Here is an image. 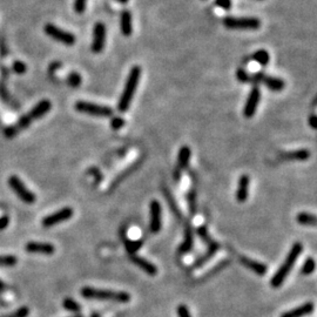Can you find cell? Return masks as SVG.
<instances>
[{"label":"cell","mask_w":317,"mask_h":317,"mask_svg":"<svg viewBox=\"0 0 317 317\" xmlns=\"http://www.w3.org/2000/svg\"><path fill=\"white\" fill-rule=\"evenodd\" d=\"M44 31L48 37L52 38V39L59 41V43L66 45V46H73L75 44V40H77L74 34L60 29V27L53 25V24H46L44 27Z\"/></svg>","instance_id":"obj_8"},{"label":"cell","mask_w":317,"mask_h":317,"mask_svg":"<svg viewBox=\"0 0 317 317\" xmlns=\"http://www.w3.org/2000/svg\"><path fill=\"white\" fill-rule=\"evenodd\" d=\"M223 25L229 30H258L261 27V22L254 17H246V18L226 17L223 19Z\"/></svg>","instance_id":"obj_5"},{"label":"cell","mask_w":317,"mask_h":317,"mask_svg":"<svg viewBox=\"0 0 317 317\" xmlns=\"http://www.w3.org/2000/svg\"><path fill=\"white\" fill-rule=\"evenodd\" d=\"M198 234H199V236L201 237V239L205 241V242L208 243V244L213 241L209 237V234H208V232H207L206 227H200V228H198Z\"/></svg>","instance_id":"obj_37"},{"label":"cell","mask_w":317,"mask_h":317,"mask_svg":"<svg viewBox=\"0 0 317 317\" xmlns=\"http://www.w3.org/2000/svg\"><path fill=\"white\" fill-rule=\"evenodd\" d=\"M120 29L125 37H130L133 32V24H132V13L128 10L122 11L121 17H120Z\"/></svg>","instance_id":"obj_18"},{"label":"cell","mask_w":317,"mask_h":317,"mask_svg":"<svg viewBox=\"0 0 317 317\" xmlns=\"http://www.w3.org/2000/svg\"><path fill=\"white\" fill-rule=\"evenodd\" d=\"M130 261H132L135 266L139 267L140 269H142L144 273L150 275V276H155V275L157 274V268L155 267L151 262L146 260V258L137 256V255H132Z\"/></svg>","instance_id":"obj_17"},{"label":"cell","mask_w":317,"mask_h":317,"mask_svg":"<svg viewBox=\"0 0 317 317\" xmlns=\"http://www.w3.org/2000/svg\"><path fill=\"white\" fill-rule=\"evenodd\" d=\"M82 297L86 299H96V301H112L118 303H127L130 301V295L126 291L106 290L92 287H84L80 290Z\"/></svg>","instance_id":"obj_3"},{"label":"cell","mask_w":317,"mask_h":317,"mask_svg":"<svg viewBox=\"0 0 317 317\" xmlns=\"http://www.w3.org/2000/svg\"><path fill=\"white\" fill-rule=\"evenodd\" d=\"M12 68H13V72H15V73L24 74L27 70V66L23 63V61H15V63H13Z\"/></svg>","instance_id":"obj_32"},{"label":"cell","mask_w":317,"mask_h":317,"mask_svg":"<svg viewBox=\"0 0 317 317\" xmlns=\"http://www.w3.org/2000/svg\"><path fill=\"white\" fill-rule=\"evenodd\" d=\"M161 205L156 200H153L149 205V213H150V222L149 229L153 234H157L161 230L163 221H161Z\"/></svg>","instance_id":"obj_12"},{"label":"cell","mask_w":317,"mask_h":317,"mask_svg":"<svg viewBox=\"0 0 317 317\" xmlns=\"http://www.w3.org/2000/svg\"><path fill=\"white\" fill-rule=\"evenodd\" d=\"M236 78H237V80H239L240 82H242V84H247V82L251 81V77L248 74V72L246 70H243V68H239V70H237Z\"/></svg>","instance_id":"obj_30"},{"label":"cell","mask_w":317,"mask_h":317,"mask_svg":"<svg viewBox=\"0 0 317 317\" xmlns=\"http://www.w3.org/2000/svg\"><path fill=\"white\" fill-rule=\"evenodd\" d=\"M282 157L287 160H295V161H305L310 157V151L308 149H298L288 151V153L282 154Z\"/></svg>","instance_id":"obj_21"},{"label":"cell","mask_w":317,"mask_h":317,"mask_svg":"<svg viewBox=\"0 0 317 317\" xmlns=\"http://www.w3.org/2000/svg\"><path fill=\"white\" fill-rule=\"evenodd\" d=\"M63 306L66 310H68V311H72V312H80L81 310V306L80 304L77 301H74L73 298H65L63 301Z\"/></svg>","instance_id":"obj_26"},{"label":"cell","mask_w":317,"mask_h":317,"mask_svg":"<svg viewBox=\"0 0 317 317\" xmlns=\"http://www.w3.org/2000/svg\"><path fill=\"white\" fill-rule=\"evenodd\" d=\"M178 315L179 317H192L188 306L185 304H180L178 306Z\"/></svg>","instance_id":"obj_39"},{"label":"cell","mask_w":317,"mask_h":317,"mask_svg":"<svg viewBox=\"0 0 317 317\" xmlns=\"http://www.w3.org/2000/svg\"><path fill=\"white\" fill-rule=\"evenodd\" d=\"M106 44V26L103 23H96L93 29L92 51L94 53H101Z\"/></svg>","instance_id":"obj_10"},{"label":"cell","mask_w":317,"mask_h":317,"mask_svg":"<svg viewBox=\"0 0 317 317\" xmlns=\"http://www.w3.org/2000/svg\"><path fill=\"white\" fill-rule=\"evenodd\" d=\"M316 115L315 114H311L309 118V125L310 127H311L312 129H316Z\"/></svg>","instance_id":"obj_41"},{"label":"cell","mask_w":317,"mask_h":317,"mask_svg":"<svg viewBox=\"0 0 317 317\" xmlns=\"http://www.w3.org/2000/svg\"><path fill=\"white\" fill-rule=\"evenodd\" d=\"M25 250L31 254H43V255H52L56 253V247L48 242H36L31 241L26 243Z\"/></svg>","instance_id":"obj_14"},{"label":"cell","mask_w":317,"mask_h":317,"mask_svg":"<svg viewBox=\"0 0 317 317\" xmlns=\"http://www.w3.org/2000/svg\"><path fill=\"white\" fill-rule=\"evenodd\" d=\"M91 317H100V316H99V313H96V312H94V313H92V315H91Z\"/></svg>","instance_id":"obj_44"},{"label":"cell","mask_w":317,"mask_h":317,"mask_svg":"<svg viewBox=\"0 0 317 317\" xmlns=\"http://www.w3.org/2000/svg\"><path fill=\"white\" fill-rule=\"evenodd\" d=\"M142 246V241H126V248L128 253L134 255V253Z\"/></svg>","instance_id":"obj_31"},{"label":"cell","mask_w":317,"mask_h":317,"mask_svg":"<svg viewBox=\"0 0 317 317\" xmlns=\"http://www.w3.org/2000/svg\"><path fill=\"white\" fill-rule=\"evenodd\" d=\"M251 81H257V82H262L267 86L268 88L271 89L274 92H280L282 89L284 88V81L282 80L281 78H276V77H269V75H266L262 72H258V73L254 74L251 77Z\"/></svg>","instance_id":"obj_11"},{"label":"cell","mask_w":317,"mask_h":317,"mask_svg":"<svg viewBox=\"0 0 317 317\" xmlns=\"http://www.w3.org/2000/svg\"><path fill=\"white\" fill-rule=\"evenodd\" d=\"M86 4H87V0H74V10L75 12L81 15L85 12Z\"/></svg>","instance_id":"obj_34"},{"label":"cell","mask_w":317,"mask_h":317,"mask_svg":"<svg viewBox=\"0 0 317 317\" xmlns=\"http://www.w3.org/2000/svg\"><path fill=\"white\" fill-rule=\"evenodd\" d=\"M191 148L188 146H184L181 147L180 151H179V158H178V170L179 171H184L187 170L188 165H189V160H191Z\"/></svg>","instance_id":"obj_20"},{"label":"cell","mask_w":317,"mask_h":317,"mask_svg":"<svg viewBox=\"0 0 317 317\" xmlns=\"http://www.w3.org/2000/svg\"><path fill=\"white\" fill-rule=\"evenodd\" d=\"M296 221L302 226L315 227L317 220H316V216L313 214H309V213L302 212V213H298L297 216H296Z\"/></svg>","instance_id":"obj_24"},{"label":"cell","mask_w":317,"mask_h":317,"mask_svg":"<svg viewBox=\"0 0 317 317\" xmlns=\"http://www.w3.org/2000/svg\"><path fill=\"white\" fill-rule=\"evenodd\" d=\"M116 2L120 3V4H126V3H128V0H116Z\"/></svg>","instance_id":"obj_43"},{"label":"cell","mask_w":317,"mask_h":317,"mask_svg":"<svg viewBox=\"0 0 317 317\" xmlns=\"http://www.w3.org/2000/svg\"><path fill=\"white\" fill-rule=\"evenodd\" d=\"M18 263V257L15 255H0V267H13Z\"/></svg>","instance_id":"obj_27"},{"label":"cell","mask_w":317,"mask_h":317,"mask_svg":"<svg viewBox=\"0 0 317 317\" xmlns=\"http://www.w3.org/2000/svg\"><path fill=\"white\" fill-rule=\"evenodd\" d=\"M302 250H303L302 243L296 242V243L292 244L291 249H290V251H289V254L287 255V257H285V260H284L283 263H282V266L280 267V269H278L276 273H275L273 278H271V281H270L271 287H273V288H280L281 285L283 284L284 280H285V278H287L289 273H290V271H291L292 267H294L296 260H297L299 255H301Z\"/></svg>","instance_id":"obj_2"},{"label":"cell","mask_w":317,"mask_h":317,"mask_svg":"<svg viewBox=\"0 0 317 317\" xmlns=\"http://www.w3.org/2000/svg\"><path fill=\"white\" fill-rule=\"evenodd\" d=\"M260 99H261V91H260V88L255 86V87H253V89L250 91L249 95H248L246 106H244V109H243V114L246 118H253L255 112H256V109H257Z\"/></svg>","instance_id":"obj_13"},{"label":"cell","mask_w":317,"mask_h":317,"mask_svg":"<svg viewBox=\"0 0 317 317\" xmlns=\"http://www.w3.org/2000/svg\"><path fill=\"white\" fill-rule=\"evenodd\" d=\"M218 249H219V243H216L215 241H212V242L209 243V249L206 253V255H203L202 257H200V260L196 261L195 263H194V266H193V267L202 266V264L205 263V262L208 261L210 257L214 256V255L216 254V251H218Z\"/></svg>","instance_id":"obj_23"},{"label":"cell","mask_w":317,"mask_h":317,"mask_svg":"<svg viewBox=\"0 0 317 317\" xmlns=\"http://www.w3.org/2000/svg\"><path fill=\"white\" fill-rule=\"evenodd\" d=\"M123 125H125V120L120 118V116H114V118L111 120V127L113 129L118 130L120 128H122Z\"/></svg>","instance_id":"obj_35"},{"label":"cell","mask_w":317,"mask_h":317,"mask_svg":"<svg viewBox=\"0 0 317 317\" xmlns=\"http://www.w3.org/2000/svg\"><path fill=\"white\" fill-rule=\"evenodd\" d=\"M51 108H52V103L50 100H47V99L41 100V101L38 102L37 105L34 106V107L31 109L29 113H27V114L23 115L16 125L8 127V128L5 129V132H4L5 136L9 137V139L15 137L17 134H19L22 130L29 128V126L33 121H36V120L43 118L44 115H46L47 113L51 111Z\"/></svg>","instance_id":"obj_1"},{"label":"cell","mask_w":317,"mask_h":317,"mask_svg":"<svg viewBox=\"0 0 317 317\" xmlns=\"http://www.w3.org/2000/svg\"><path fill=\"white\" fill-rule=\"evenodd\" d=\"M73 317H84V316H81V315H75V316H73Z\"/></svg>","instance_id":"obj_45"},{"label":"cell","mask_w":317,"mask_h":317,"mask_svg":"<svg viewBox=\"0 0 317 317\" xmlns=\"http://www.w3.org/2000/svg\"><path fill=\"white\" fill-rule=\"evenodd\" d=\"M315 267H316L315 260H313L312 257H308L305 260L304 264H303V267H302V274L303 275L312 274L313 270H315Z\"/></svg>","instance_id":"obj_28"},{"label":"cell","mask_w":317,"mask_h":317,"mask_svg":"<svg viewBox=\"0 0 317 317\" xmlns=\"http://www.w3.org/2000/svg\"><path fill=\"white\" fill-rule=\"evenodd\" d=\"M250 179L248 175H242L239 179V185H237L236 199L239 202H244L248 198V188H249Z\"/></svg>","instance_id":"obj_19"},{"label":"cell","mask_w":317,"mask_h":317,"mask_svg":"<svg viewBox=\"0 0 317 317\" xmlns=\"http://www.w3.org/2000/svg\"><path fill=\"white\" fill-rule=\"evenodd\" d=\"M240 262L243 264L244 267L248 268V269L251 271H254L256 275H260V276H263L268 270L266 264L261 263V262H257L255 260H251V258H248L246 256H241Z\"/></svg>","instance_id":"obj_16"},{"label":"cell","mask_w":317,"mask_h":317,"mask_svg":"<svg viewBox=\"0 0 317 317\" xmlns=\"http://www.w3.org/2000/svg\"><path fill=\"white\" fill-rule=\"evenodd\" d=\"M251 59L260 64L261 66H267L270 61V56L266 50H258L251 56Z\"/></svg>","instance_id":"obj_25"},{"label":"cell","mask_w":317,"mask_h":317,"mask_svg":"<svg viewBox=\"0 0 317 317\" xmlns=\"http://www.w3.org/2000/svg\"><path fill=\"white\" fill-rule=\"evenodd\" d=\"M193 244H194V241H193V230L189 226H187L185 228V240L182 244L180 246V253L181 254H187L192 250Z\"/></svg>","instance_id":"obj_22"},{"label":"cell","mask_w":317,"mask_h":317,"mask_svg":"<svg viewBox=\"0 0 317 317\" xmlns=\"http://www.w3.org/2000/svg\"><path fill=\"white\" fill-rule=\"evenodd\" d=\"M75 109L80 113L93 115V116H101V118H108L113 115V109L108 106L98 105L88 101H78L75 102Z\"/></svg>","instance_id":"obj_7"},{"label":"cell","mask_w":317,"mask_h":317,"mask_svg":"<svg viewBox=\"0 0 317 317\" xmlns=\"http://www.w3.org/2000/svg\"><path fill=\"white\" fill-rule=\"evenodd\" d=\"M74 215V210L71 208V207H65V208L58 210L56 213H52V214L47 215L46 218L43 219V222L41 225L45 228H51V227L59 225V223H63L67 220H70L72 216Z\"/></svg>","instance_id":"obj_9"},{"label":"cell","mask_w":317,"mask_h":317,"mask_svg":"<svg viewBox=\"0 0 317 317\" xmlns=\"http://www.w3.org/2000/svg\"><path fill=\"white\" fill-rule=\"evenodd\" d=\"M81 81H82L81 75L77 73V72H72L67 78V84L70 85L71 87H78V86H80Z\"/></svg>","instance_id":"obj_29"},{"label":"cell","mask_w":317,"mask_h":317,"mask_svg":"<svg viewBox=\"0 0 317 317\" xmlns=\"http://www.w3.org/2000/svg\"><path fill=\"white\" fill-rule=\"evenodd\" d=\"M188 201H189V208H191V214L194 215L196 213V198L195 193L191 192V194L188 195Z\"/></svg>","instance_id":"obj_36"},{"label":"cell","mask_w":317,"mask_h":317,"mask_svg":"<svg viewBox=\"0 0 317 317\" xmlns=\"http://www.w3.org/2000/svg\"><path fill=\"white\" fill-rule=\"evenodd\" d=\"M141 77V67L139 66H134L132 70H130L128 78H127L125 88H123V92L121 96H120V100L118 102V111L121 113L127 112V109L129 108L130 103H132V99L134 94H135L136 87L139 85V80Z\"/></svg>","instance_id":"obj_4"},{"label":"cell","mask_w":317,"mask_h":317,"mask_svg":"<svg viewBox=\"0 0 317 317\" xmlns=\"http://www.w3.org/2000/svg\"><path fill=\"white\" fill-rule=\"evenodd\" d=\"M9 186L15 192V194L26 205H33L37 201V196L26 187L25 184L17 175H11L9 178Z\"/></svg>","instance_id":"obj_6"},{"label":"cell","mask_w":317,"mask_h":317,"mask_svg":"<svg viewBox=\"0 0 317 317\" xmlns=\"http://www.w3.org/2000/svg\"><path fill=\"white\" fill-rule=\"evenodd\" d=\"M6 289V284L3 282L2 280H0V292H3Z\"/></svg>","instance_id":"obj_42"},{"label":"cell","mask_w":317,"mask_h":317,"mask_svg":"<svg viewBox=\"0 0 317 317\" xmlns=\"http://www.w3.org/2000/svg\"><path fill=\"white\" fill-rule=\"evenodd\" d=\"M315 309V305H313L312 302H306L304 304L297 306V308H294L289 311H285L281 315V317H305L310 315Z\"/></svg>","instance_id":"obj_15"},{"label":"cell","mask_w":317,"mask_h":317,"mask_svg":"<svg viewBox=\"0 0 317 317\" xmlns=\"http://www.w3.org/2000/svg\"><path fill=\"white\" fill-rule=\"evenodd\" d=\"M214 4L218 8L225 10V11H229L233 6V2L232 0H215Z\"/></svg>","instance_id":"obj_33"},{"label":"cell","mask_w":317,"mask_h":317,"mask_svg":"<svg viewBox=\"0 0 317 317\" xmlns=\"http://www.w3.org/2000/svg\"><path fill=\"white\" fill-rule=\"evenodd\" d=\"M9 225H10V218H9V216H6V215L2 216V218H0V230L6 229L9 227Z\"/></svg>","instance_id":"obj_40"},{"label":"cell","mask_w":317,"mask_h":317,"mask_svg":"<svg viewBox=\"0 0 317 317\" xmlns=\"http://www.w3.org/2000/svg\"><path fill=\"white\" fill-rule=\"evenodd\" d=\"M29 312H30V310L27 306H22V308L17 310V311H15L13 313H11V315H9L6 317H27L29 316Z\"/></svg>","instance_id":"obj_38"}]
</instances>
